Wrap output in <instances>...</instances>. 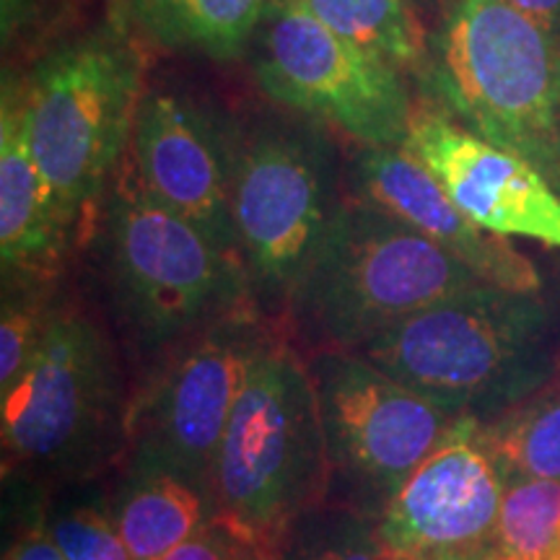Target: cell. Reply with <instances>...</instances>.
Listing matches in <instances>:
<instances>
[{"label":"cell","instance_id":"1","mask_svg":"<svg viewBox=\"0 0 560 560\" xmlns=\"http://www.w3.org/2000/svg\"><path fill=\"white\" fill-rule=\"evenodd\" d=\"M359 353L420 397L480 423L560 371V327L540 291L478 283L397 322Z\"/></svg>","mask_w":560,"mask_h":560},{"label":"cell","instance_id":"2","mask_svg":"<svg viewBox=\"0 0 560 560\" xmlns=\"http://www.w3.org/2000/svg\"><path fill=\"white\" fill-rule=\"evenodd\" d=\"M325 433L310 363L268 327L244 366L210 475V520L257 548H278L327 499Z\"/></svg>","mask_w":560,"mask_h":560},{"label":"cell","instance_id":"3","mask_svg":"<svg viewBox=\"0 0 560 560\" xmlns=\"http://www.w3.org/2000/svg\"><path fill=\"white\" fill-rule=\"evenodd\" d=\"M100 229L109 301L143 355L161 359L219 322L255 312L240 257L153 200L132 161L104 200Z\"/></svg>","mask_w":560,"mask_h":560},{"label":"cell","instance_id":"4","mask_svg":"<svg viewBox=\"0 0 560 560\" xmlns=\"http://www.w3.org/2000/svg\"><path fill=\"white\" fill-rule=\"evenodd\" d=\"M431 94L560 192V39L506 0H446L431 37Z\"/></svg>","mask_w":560,"mask_h":560},{"label":"cell","instance_id":"5","mask_svg":"<svg viewBox=\"0 0 560 560\" xmlns=\"http://www.w3.org/2000/svg\"><path fill=\"white\" fill-rule=\"evenodd\" d=\"M488 283L387 210L348 195L293 293L285 325L312 353L359 350L436 301Z\"/></svg>","mask_w":560,"mask_h":560},{"label":"cell","instance_id":"6","mask_svg":"<svg viewBox=\"0 0 560 560\" xmlns=\"http://www.w3.org/2000/svg\"><path fill=\"white\" fill-rule=\"evenodd\" d=\"M143 89V60L122 30H96L62 45L24 81L26 136L75 234L130 143Z\"/></svg>","mask_w":560,"mask_h":560},{"label":"cell","instance_id":"7","mask_svg":"<svg viewBox=\"0 0 560 560\" xmlns=\"http://www.w3.org/2000/svg\"><path fill=\"white\" fill-rule=\"evenodd\" d=\"M130 397L115 350L81 312H52L32 361L0 392L3 472L83 475L125 454Z\"/></svg>","mask_w":560,"mask_h":560},{"label":"cell","instance_id":"8","mask_svg":"<svg viewBox=\"0 0 560 560\" xmlns=\"http://www.w3.org/2000/svg\"><path fill=\"white\" fill-rule=\"evenodd\" d=\"M346 202L327 138L314 128L231 136V213L255 312L285 322L301 278Z\"/></svg>","mask_w":560,"mask_h":560},{"label":"cell","instance_id":"9","mask_svg":"<svg viewBox=\"0 0 560 560\" xmlns=\"http://www.w3.org/2000/svg\"><path fill=\"white\" fill-rule=\"evenodd\" d=\"M310 374L325 433V503L380 522L402 482L454 423L418 392L384 374L361 353L322 350L310 355Z\"/></svg>","mask_w":560,"mask_h":560},{"label":"cell","instance_id":"10","mask_svg":"<svg viewBox=\"0 0 560 560\" xmlns=\"http://www.w3.org/2000/svg\"><path fill=\"white\" fill-rule=\"evenodd\" d=\"M268 327L260 314H236L156 359L143 387L130 395V472L172 475L210 503V475L244 366Z\"/></svg>","mask_w":560,"mask_h":560},{"label":"cell","instance_id":"11","mask_svg":"<svg viewBox=\"0 0 560 560\" xmlns=\"http://www.w3.org/2000/svg\"><path fill=\"white\" fill-rule=\"evenodd\" d=\"M260 30L255 75L270 100L363 145H405L416 102L400 70L291 0H270Z\"/></svg>","mask_w":560,"mask_h":560},{"label":"cell","instance_id":"12","mask_svg":"<svg viewBox=\"0 0 560 560\" xmlns=\"http://www.w3.org/2000/svg\"><path fill=\"white\" fill-rule=\"evenodd\" d=\"M503 490L482 423L457 418L376 522L384 556L418 560L493 542Z\"/></svg>","mask_w":560,"mask_h":560},{"label":"cell","instance_id":"13","mask_svg":"<svg viewBox=\"0 0 560 560\" xmlns=\"http://www.w3.org/2000/svg\"><path fill=\"white\" fill-rule=\"evenodd\" d=\"M408 149L480 229L560 249V192L535 166L467 130L450 112L416 104Z\"/></svg>","mask_w":560,"mask_h":560},{"label":"cell","instance_id":"14","mask_svg":"<svg viewBox=\"0 0 560 560\" xmlns=\"http://www.w3.org/2000/svg\"><path fill=\"white\" fill-rule=\"evenodd\" d=\"M130 151L132 170L153 200L240 257L231 213V136L192 102L151 91L136 112Z\"/></svg>","mask_w":560,"mask_h":560},{"label":"cell","instance_id":"15","mask_svg":"<svg viewBox=\"0 0 560 560\" xmlns=\"http://www.w3.org/2000/svg\"><path fill=\"white\" fill-rule=\"evenodd\" d=\"M350 195L408 223L488 283L540 291V276L506 236L480 229L457 208L439 179L402 145H363L350 164Z\"/></svg>","mask_w":560,"mask_h":560},{"label":"cell","instance_id":"16","mask_svg":"<svg viewBox=\"0 0 560 560\" xmlns=\"http://www.w3.org/2000/svg\"><path fill=\"white\" fill-rule=\"evenodd\" d=\"M73 226L42 174L26 136L24 83H3L0 104V257L3 278L45 280L66 255Z\"/></svg>","mask_w":560,"mask_h":560},{"label":"cell","instance_id":"17","mask_svg":"<svg viewBox=\"0 0 560 560\" xmlns=\"http://www.w3.org/2000/svg\"><path fill=\"white\" fill-rule=\"evenodd\" d=\"M270 0H120L122 16L166 50L236 60L260 32Z\"/></svg>","mask_w":560,"mask_h":560},{"label":"cell","instance_id":"18","mask_svg":"<svg viewBox=\"0 0 560 560\" xmlns=\"http://www.w3.org/2000/svg\"><path fill=\"white\" fill-rule=\"evenodd\" d=\"M109 511L132 560H161L210 520L200 490L161 472L128 470Z\"/></svg>","mask_w":560,"mask_h":560},{"label":"cell","instance_id":"19","mask_svg":"<svg viewBox=\"0 0 560 560\" xmlns=\"http://www.w3.org/2000/svg\"><path fill=\"white\" fill-rule=\"evenodd\" d=\"M327 30L374 58L425 83L431 70V34L420 11L405 0H291Z\"/></svg>","mask_w":560,"mask_h":560},{"label":"cell","instance_id":"20","mask_svg":"<svg viewBox=\"0 0 560 560\" xmlns=\"http://www.w3.org/2000/svg\"><path fill=\"white\" fill-rule=\"evenodd\" d=\"M482 429L503 482L560 480V371Z\"/></svg>","mask_w":560,"mask_h":560},{"label":"cell","instance_id":"21","mask_svg":"<svg viewBox=\"0 0 560 560\" xmlns=\"http://www.w3.org/2000/svg\"><path fill=\"white\" fill-rule=\"evenodd\" d=\"M495 560H560V480L506 482Z\"/></svg>","mask_w":560,"mask_h":560},{"label":"cell","instance_id":"22","mask_svg":"<svg viewBox=\"0 0 560 560\" xmlns=\"http://www.w3.org/2000/svg\"><path fill=\"white\" fill-rule=\"evenodd\" d=\"M278 550L285 560H387L376 522L335 503L306 511L285 532Z\"/></svg>","mask_w":560,"mask_h":560},{"label":"cell","instance_id":"23","mask_svg":"<svg viewBox=\"0 0 560 560\" xmlns=\"http://www.w3.org/2000/svg\"><path fill=\"white\" fill-rule=\"evenodd\" d=\"M16 289L5 285L3 291V319H0V392L9 389L19 380L21 371L32 361L47 319V310L39 289H32L37 280H13Z\"/></svg>","mask_w":560,"mask_h":560},{"label":"cell","instance_id":"24","mask_svg":"<svg viewBox=\"0 0 560 560\" xmlns=\"http://www.w3.org/2000/svg\"><path fill=\"white\" fill-rule=\"evenodd\" d=\"M45 527L66 560H132L112 511L94 503H60Z\"/></svg>","mask_w":560,"mask_h":560},{"label":"cell","instance_id":"25","mask_svg":"<svg viewBox=\"0 0 560 560\" xmlns=\"http://www.w3.org/2000/svg\"><path fill=\"white\" fill-rule=\"evenodd\" d=\"M262 548L244 540L219 520H208L190 540L177 545L161 560H257Z\"/></svg>","mask_w":560,"mask_h":560},{"label":"cell","instance_id":"26","mask_svg":"<svg viewBox=\"0 0 560 560\" xmlns=\"http://www.w3.org/2000/svg\"><path fill=\"white\" fill-rule=\"evenodd\" d=\"M3 560H66L58 545L52 542L50 532L45 524L26 529L24 535L16 537V542L11 545Z\"/></svg>","mask_w":560,"mask_h":560},{"label":"cell","instance_id":"27","mask_svg":"<svg viewBox=\"0 0 560 560\" xmlns=\"http://www.w3.org/2000/svg\"><path fill=\"white\" fill-rule=\"evenodd\" d=\"M506 3L560 39V0H506Z\"/></svg>","mask_w":560,"mask_h":560},{"label":"cell","instance_id":"28","mask_svg":"<svg viewBox=\"0 0 560 560\" xmlns=\"http://www.w3.org/2000/svg\"><path fill=\"white\" fill-rule=\"evenodd\" d=\"M418 560H495L493 542L475 545V548H462V550H444V552H431Z\"/></svg>","mask_w":560,"mask_h":560},{"label":"cell","instance_id":"29","mask_svg":"<svg viewBox=\"0 0 560 560\" xmlns=\"http://www.w3.org/2000/svg\"><path fill=\"white\" fill-rule=\"evenodd\" d=\"M405 3H410L416 11H429L433 5H441V9H444L446 0H405Z\"/></svg>","mask_w":560,"mask_h":560},{"label":"cell","instance_id":"30","mask_svg":"<svg viewBox=\"0 0 560 560\" xmlns=\"http://www.w3.org/2000/svg\"><path fill=\"white\" fill-rule=\"evenodd\" d=\"M257 560H285V558H283V552H280L278 548H262L260 558H257Z\"/></svg>","mask_w":560,"mask_h":560},{"label":"cell","instance_id":"31","mask_svg":"<svg viewBox=\"0 0 560 560\" xmlns=\"http://www.w3.org/2000/svg\"><path fill=\"white\" fill-rule=\"evenodd\" d=\"M387 560H395V558H387Z\"/></svg>","mask_w":560,"mask_h":560}]
</instances>
